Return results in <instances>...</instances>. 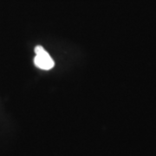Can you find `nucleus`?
Instances as JSON below:
<instances>
[{"label":"nucleus","instance_id":"1","mask_svg":"<svg viewBox=\"0 0 156 156\" xmlns=\"http://www.w3.org/2000/svg\"><path fill=\"white\" fill-rule=\"evenodd\" d=\"M35 52L36 57L34 59V62L37 67L44 70H49L54 67L55 62L53 59L42 46H37L35 49Z\"/></svg>","mask_w":156,"mask_h":156}]
</instances>
